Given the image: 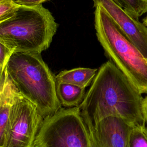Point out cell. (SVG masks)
Here are the masks:
<instances>
[{
    "instance_id": "6da1fadb",
    "label": "cell",
    "mask_w": 147,
    "mask_h": 147,
    "mask_svg": "<svg viewBox=\"0 0 147 147\" xmlns=\"http://www.w3.org/2000/svg\"><path fill=\"white\" fill-rule=\"evenodd\" d=\"M142 94L112 61L103 63L79 105L88 130L109 116L121 117L133 126L146 125Z\"/></svg>"
},
{
    "instance_id": "7a4b0ae2",
    "label": "cell",
    "mask_w": 147,
    "mask_h": 147,
    "mask_svg": "<svg viewBox=\"0 0 147 147\" xmlns=\"http://www.w3.org/2000/svg\"><path fill=\"white\" fill-rule=\"evenodd\" d=\"M6 73L17 91L37 107L44 118L61 108L55 77L41 53L13 52Z\"/></svg>"
},
{
    "instance_id": "3957f363",
    "label": "cell",
    "mask_w": 147,
    "mask_h": 147,
    "mask_svg": "<svg viewBox=\"0 0 147 147\" xmlns=\"http://www.w3.org/2000/svg\"><path fill=\"white\" fill-rule=\"evenodd\" d=\"M57 26L52 13L41 5H20L0 24V41L14 52L41 53L49 48Z\"/></svg>"
},
{
    "instance_id": "277c9868",
    "label": "cell",
    "mask_w": 147,
    "mask_h": 147,
    "mask_svg": "<svg viewBox=\"0 0 147 147\" xmlns=\"http://www.w3.org/2000/svg\"><path fill=\"white\" fill-rule=\"evenodd\" d=\"M94 7L96 34L106 56L142 94H147L146 59L103 8Z\"/></svg>"
},
{
    "instance_id": "5b68a950",
    "label": "cell",
    "mask_w": 147,
    "mask_h": 147,
    "mask_svg": "<svg viewBox=\"0 0 147 147\" xmlns=\"http://www.w3.org/2000/svg\"><path fill=\"white\" fill-rule=\"evenodd\" d=\"M34 147H93L79 106L60 108L44 118Z\"/></svg>"
},
{
    "instance_id": "8992f818",
    "label": "cell",
    "mask_w": 147,
    "mask_h": 147,
    "mask_svg": "<svg viewBox=\"0 0 147 147\" xmlns=\"http://www.w3.org/2000/svg\"><path fill=\"white\" fill-rule=\"evenodd\" d=\"M43 119L37 107L17 90L3 147H34Z\"/></svg>"
},
{
    "instance_id": "52a82bcc",
    "label": "cell",
    "mask_w": 147,
    "mask_h": 147,
    "mask_svg": "<svg viewBox=\"0 0 147 147\" xmlns=\"http://www.w3.org/2000/svg\"><path fill=\"white\" fill-rule=\"evenodd\" d=\"M134 126L117 116L106 117L88 129L93 147H130Z\"/></svg>"
},
{
    "instance_id": "ba28073f",
    "label": "cell",
    "mask_w": 147,
    "mask_h": 147,
    "mask_svg": "<svg viewBox=\"0 0 147 147\" xmlns=\"http://www.w3.org/2000/svg\"><path fill=\"white\" fill-rule=\"evenodd\" d=\"M101 6L122 32L147 59V28L113 0H92Z\"/></svg>"
},
{
    "instance_id": "9c48e42d",
    "label": "cell",
    "mask_w": 147,
    "mask_h": 147,
    "mask_svg": "<svg viewBox=\"0 0 147 147\" xmlns=\"http://www.w3.org/2000/svg\"><path fill=\"white\" fill-rule=\"evenodd\" d=\"M16 91V88L7 76L0 96V147H3L4 144L6 131Z\"/></svg>"
},
{
    "instance_id": "30bf717a",
    "label": "cell",
    "mask_w": 147,
    "mask_h": 147,
    "mask_svg": "<svg viewBox=\"0 0 147 147\" xmlns=\"http://www.w3.org/2000/svg\"><path fill=\"white\" fill-rule=\"evenodd\" d=\"M98 69L79 67L61 71L55 76L56 82L66 83L86 88L94 79Z\"/></svg>"
},
{
    "instance_id": "8fae6325",
    "label": "cell",
    "mask_w": 147,
    "mask_h": 147,
    "mask_svg": "<svg viewBox=\"0 0 147 147\" xmlns=\"http://www.w3.org/2000/svg\"><path fill=\"white\" fill-rule=\"evenodd\" d=\"M56 93L59 102L63 106H78L85 95V88L61 82H56Z\"/></svg>"
},
{
    "instance_id": "7c38bea8",
    "label": "cell",
    "mask_w": 147,
    "mask_h": 147,
    "mask_svg": "<svg viewBox=\"0 0 147 147\" xmlns=\"http://www.w3.org/2000/svg\"><path fill=\"white\" fill-rule=\"evenodd\" d=\"M129 14L138 19L147 13V3L145 0H113Z\"/></svg>"
},
{
    "instance_id": "4fadbf2b",
    "label": "cell",
    "mask_w": 147,
    "mask_h": 147,
    "mask_svg": "<svg viewBox=\"0 0 147 147\" xmlns=\"http://www.w3.org/2000/svg\"><path fill=\"white\" fill-rule=\"evenodd\" d=\"M13 52V49L0 41V96L7 79L6 65Z\"/></svg>"
},
{
    "instance_id": "5bb4252c",
    "label": "cell",
    "mask_w": 147,
    "mask_h": 147,
    "mask_svg": "<svg viewBox=\"0 0 147 147\" xmlns=\"http://www.w3.org/2000/svg\"><path fill=\"white\" fill-rule=\"evenodd\" d=\"M130 147H147V127L146 125L133 127L129 138Z\"/></svg>"
},
{
    "instance_id": "9a60e30c",
    "label": "cell",
    "mask_w": 147,
    "mask_h": 147,
    "mask_svg": "<svg viewBox=\"0 0 147 147\" xmlns=\"http://www.w3.org/2000/svg\"><path fill=\"white\" fill-rule=\"evenodd\" d=\"M13 0H4L0 2V24L11 17L19 7Z\"/></svg>"
},
{
    "instance_id": "2e32d148",
    "label": "cell",
    "mask_w": 147,
    "mask_h": 147,
    "mask_svg": "<svg viewBox=\"0 0 147 147\" xmlns=\"http://www.w3.org/2000/svg\"><path fill=\"white\" fill-rule=\"evenodd\" d=\"M47 0H16V2L20 5L24 6H35L41 5L42 3Z\"/></svg>"
},
{
    "instance_id": "e0dca14e",
    "label": "cell",
    "mask_w": 147,
    "mask_h": 147,
    "mask_svg": "<svg viewBox=\"0 0 147 147\" xmlns=\"http://www.w3.org/2000/svg\"><path fill=\"white\" fill-rule=\"evenodd\" d=\"M143 108H144V113L146 123H147V95L145 98H144Z\"/></svg>"
},
{
    "instance_id": "ac0fdd59",
    "label": "cell",
    "mask_w": 147,
    "mask_h": 147,
    "mask_svg": "<svg viewBox=\"0 0 147 147\" xmlns=\"http://www.w3.org/2000/svg\"><path fill=\"white\" fill-rule=\"evenodd\" d=\"M143 24H144L145 25V26L147 28V16H146V17H145V18L144 19Z\"/></svg>"
},
{
    "instance_id": "d6986e66",
    "label": "cell",
    "mask_w": 147,
    "mask_h": 147,
    "mask_svg": "<svg viewBox=\"0 0 147 147\" xmlns=\"http://www.w3.org/2000/svg\"><path fill=\"white\" fill-rule=\"evenodd\" d=\"M4 1V0H0V2H1V1Z\"/></svg>"
},
{
    "instance_id": "ffe728a7",
    "label": "cell",
    "mask_w": 147,
    "mask_h": 147,
    "mask_svg": "<svg viewBox=\"0 0 147 147\" xmlns=\"http://www.w3.org/2000/svg\"><path fill=\"white\" fill-rule=\"evenodd\" d=\"M145 1H146V2L147 3V0H145Z\"/></svg>"
},
{
    "instance_id": "44dd1931",
    "label": "cell",
    "mask_w": 147,
    "mask_h": 147,
    "mask_svg": "<svg viewBox=\"0 0 147 147\" xmlns=\"http://www.w3.org/2000/svg\"><path fill=\"white\" fill-rule=\"evenodd\" d=\"M146 61H147V59H146Z\"/></svg>"
}]
</instances>
